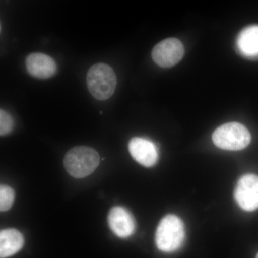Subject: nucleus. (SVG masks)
<instances>
[{
  "label": "nucleus",
  "mask_w": 258,
  "mask_h": 258,
  "mask_svg": "<svg viewBox=\"0 0 258 258\" xmlns=\"http://www.w3.org/2000/svg\"><path fill=\"white\" fill-rule=\"evenodd\" d=\"M15 201V191L8 185L0 186V210L5 212L9 210Z\"/></svg>",
  "instance_id": "obj_12"
},
{
  "label": "nucleus",
  "mask_w": 258,
  "mask_h": 258,
  "mask_svg": "<svg viewBox=\"0 0 258 258\" xmlns=\"http://www.w3.org/2000/svg\"><path fill=\"white\" fill-rule=\"evenodd\" d=\"M128 150L134 160L146 167L155 165L159 158L157 147L148 139L134 137L128 144Z\"/></svg>",
  "instance_id": "obj_8"
},
{
  "label": "nucleus",
  "mask_w": 258,
  "mask_h": 258,
  "mask_svg": "<svg viewBox=\"0 0 258 258\" xmlns=\"http://www.w3.org/2000/svg\"><path fill=\"white\" fill-rule=\"evenodd\" d=\"M237 48L241 54L247 57L258 55V25L244 28L237 40Z\"/></svg>",
  "instance_id": "obj_11"
},
{
  "label": "nucleus",
  "mask_w": 258,
  "mask_h": 258,
  "mask_svg": "<svg viewBox=\"0 0 258 258\" xmlns=\"http://www.w3.org/2000/svg\"><path fill=\"white\" fill-rule=\"evenodd\" d=\"M64 166L76 179L91 175L100 164V157L93 148L79 146L70 149L64 158Z\"/></svg>",
  "instance_id": "obj_1"
},
{
  "label": "nucleus",
  "mask_w": 258,
  "mask_h": 258,
  "mask_svg": "<svg viewBox=\"0 0 258 258\" xmlns=\"http://www.w3.org/2000/svg\"><path fill=\"white\" fill-rule=\"evenodd\" d=\"M186 232L184 222L179 217L168 215L159 222L155 240L158 249L164 252H173L182 246Z\"/></svg>",
  "instance_id": "obj_2"
},
{
  "label": "nucleus",
  "mask_w": 258,
  "mask_h": 258,
  "mask_svg": "<svg viewBox=\"0 0 258 258\" xmlns=\"http://www.w3.org/2000/svg\"><path fill=\"white\" fill-rule=\"evenodd\" d=\"M88 91L98 101H106L115 92L117 78L108 64L97 63L91 66L87 74Z\"/></svg>",
  "instance_id": "obj_3"
},
{
  "label": "nucleus",
  "mask_w": 258,
  "mask_h": 258,
  "mask_svg": "<svg viewBox=\"0 0 258 258\" xmlns=\"http://www.w3.org/2000/svg\"><path fill=\"white\" fill-rule=\"evenodd\" d=\"M107 220L112 232L120 238L130 237L135 232V219L130 212L122 207L112 208Z\"/></svg>",
  "instance_id": "obj_7"
},
{
  "label": "nucleus",
  "mask_w": 258,
  "mask_h": 258,
  "mask_svg": "<svg viewBox=\"0 0 258 258\" xmlns=\"http://www.w3.org/2000/svg\"><path fill=\"white\" fill-rule=\"evenodd\" d=\"M25 66L29 74L35 79H50L57 71V64L54 59L40 52L30 54L25 60Z\"/></svg>",
  "instance_id": "obj_9"
},
{
  "label": "nucleus",
  "mask_w": 258,
  "mask_h": 258,
  "mask_svg": "<svg viewBox=\"0 0 258 258\" xmlns=\"http://www.w3.org/2000/svg\"><path fill=\"white\" fill-rule=\"evenodd\" d=\"M184 55L183 44L176 38H167L154 46L152 58L161 68H171L175 66Z\"/></svg>",
  "instance_id": "obj_5"
},
{
  "label": "nucleus",
  "mask_w": 258,
  "mask_h": 258,
  "mask_svg": "<svg viewBox=\"0 0 258 258\" xmlns=\"http://www.w3.org/2000/svg\"><path fill=\"white\" fill-rule=\"evenodd\" d=\"M212 141L224 150H242L250 143L251 134L242 123L231 122L218 127L212 134Z\"/></svg>",
  "instance_id": "obj_4"
},
{
  "label": "nucleus",
  "mask_w": 258,
  "mask_h": 258,
  "mask_svg": "<svg viewBox=\"0 0 258 258\" xmlns=\"http://www.w3.org/2000/svg\"><path fill=\"white\" fill-rule=\"evenodd\" d=\"M235 198L244 211L252 212L258 209V176L244 174L239 179L235 189Z\"/></svg>",
  "instance_id": "obj_6"
},
{
  "label": "nucleus",
  "mask_w": 258,
  "mask_h": 258,
  "mask_svg": "<svg viewBox=\"0 0 258 258\" xmlns=\"http://www.w3.org/2000/svg\"><path fill=\"white\" fill-rule=\"evenodd\" d=\"M14 128V120L13 117L5 110H0V135H8L11 133Z\"/></svg>",
  "instance_id": "obj_13"
},
{
  "label": "nucleus",
  "mask_w": 258,
  "mask_h": 258,
  "mask_svg": "<svg viewBox=\"0 0 258 258\" xmlns=\"http://www.w3.org/2000/svg\"><path fill=\"white\" fill-rule=\"evenodd\" d=\"M256 258H258V253L257 254V256H256Z\"/></svg>",
  "instance_id": "obj_14"
},
{
  "label": "nucleus",
  "mask_w": 258,
  "mask_h": 258,
  "mask_svg": "<svg viewBox=\"0 0 258 258\" xmlns=\"http://www.w3.org/2000/svg\"><path fill=\"white\" fill-rule=\"evenodd\" d=\"M25 240L21 232L15 229H5L0 232V257H9L23 248Z\"/></svg>",
  "instance_id": "obj_10"
}]
</instances>
